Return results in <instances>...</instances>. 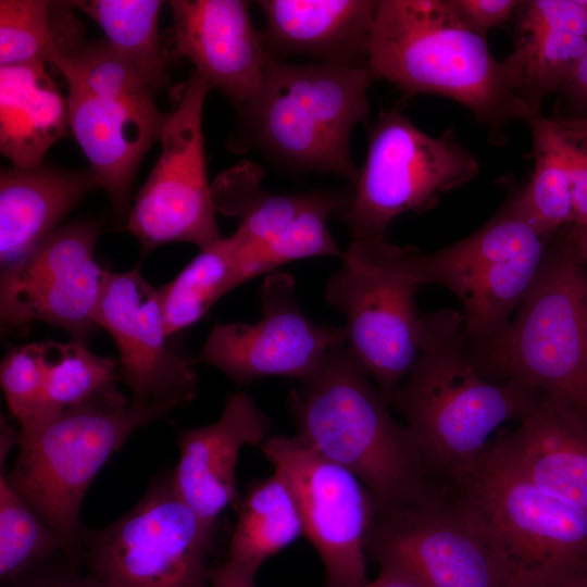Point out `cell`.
<instances>
[{
  "mask_svg": "<svg viewBox=\"0 0 587 587\" xmlns=\"http://www.w3.org/2000/svg\"><path fill=\"white\" fill-rule=\"evenodd\" d=\"M550 240L514 193L466 238L428 253L395 245L394 257L420 286L440 285L458 298L466 341L478 346L510 322L541 267Z\"/></svg>",
  "mask_w": 587,
  "mask_h": 587,
  "instance_id": "7",
  "label": "cell"
},
{
  "mask_svg": "<svg viewBox=\"0 0 587 587\" xmlns=\"http://www.w3.org/2000/svg\"><path fill=\"white\" fill-rule=\"evenodd\" d=\"M271 422L245 391L226 399L212 424L178 433L179 458L172 473L175 490L204 522L216 525L225 509L239 501L236 464L245 446H261Z\"/></svg>",
  "mask_w": 587,
  "mask_h": 587,
  "instance_id": "20",
  "label": "cell"
},
{
  "mask_svg": "<svg viewBox=\"0 0 587 587\" xmlns=\"http://www.w3.org/2000/svg\"><path fill=\"white\" fill-rule=\"evenodd\" d=\"M366 67L408 96L438 95L465 107L495 137L536 114L519 95L505 61L491 54L450 0H379Z\"/></svg>",
  "mask_w": 587,
  "mask_h": 587,
  "instance_id": "2",
  "label": "cell"
},
{
  "mask_svg": "<svg viewBox=\"0 0 587 587\" xmlns=\"http://www.w3.org/2000/svg\"><path fill=\"white\" fill-rule=\"evenodd\" d=\"M569 230L579 259L587 266V223L571 224Z\"/></svg>",
  "mask_w": 587,
  "mask_h": 587,
  "instance_id": "43",
  "label": "cell"
},
{
  "mask_svg": "<svg viewBox=\"0 0 587 587\" xmlns=\"http://www.w3.org/2000/svg\"><path fill=\"white\" fill-rule=\"evenodd\" d=\"M562 91L576 104L587 107V51Z\"/></svg>",
  "mask_w": 587,
  "mask_h": 587,
  "instance_id": "40",
  "label": "cell"
},
{
  "mask_svg": "<svg viewBox=\"0 0 587 587\" xmlns=\"http://www.w3.org/2000/svg\"><path fill=\"white\" fill-rule=\"evenodd\" d=\"M510 587H540L538 583L525 572H516Z\"/></svg>",
  "mask_w": 587,
  "mask_h": 587,
  "instance_id": "44",
  "label": "cell"
},
{
  "mask_svg": "<svg viewBox=\"0 0 587 587\" xmlns=\"http://www.w3.org/2000/svg\"><path fill=\"white\" fill-rule=\"evenodd\" d=\"M43 62L0 66V152L16 168L43 164L70 129L68 102Z\"/></svg>",
  "mask_w": 587,
  "mask_h": 587,
  "instance_id": "26",
  "label": "cell"
},
{
  "mask_svg": "<svg viewBox=\"0 0 587 587\" xmlns=\"http://www.w3.org/2000/svg\"><path fill=\"white\" fill-rule=\"evenodd\" d=\"M97 186L90 170H65L52 164H41L34 168L2 167L1 268L35 249Z\"/></svg>",
  "mask_w": 587,
  "mask_h": 587,
  "instance_id": "25",
  "label": "cell"
},
{
  "mask_svg": "<svg viewBox=\"0 0 587 587\" xmlns=\"http://www.w3.org/2000/svg\"><path fill=\"white\" fill-rule=\"evenodd\" d=\"M463 21L479 35L505 24L517 12V0H450Z\"/></svg>",
  "mask_w": 587,
  "mask_h": 587,
  "instance_id": "36",
  "label": "cell"
},
{
  "mask_svg": "<svg viewBox=\"0 0 587 587\" xmlns=\"http://www.w3.org/2000/svg\"><path fill=\"white\" fill-rule=\"evenodd\" d=\"M173 54L187 58L210 88L240 110L257 92L271 59L242 0H172Z\"/></svg>",
  "mask_w": 587,
  "mask_h": 587,
  "instance_id": "19",
  "label": "cell"
},
{
  "mask_svg": "<svg viewBox=\"0 0 587 587\" xmlns=\"http://www.w3.org/2000/svg\"><path fill=\"white\" fill-rule=\"evenodd\" d=\"M466 345L462 313L422 316L420 355L390 400L428 470L442 480L471 466L500 425L522 421L542 397L517 382L486 379Z\"/></svg>",
  "mask_w": 587,
  "mask_h": 587,
  "instance_id": "1",
  "label": "cell"
},
{
  "mask_svg": "<svg viewBox=\"0 0 587 587\" xmlns=\"http://www.w3.org/2000/svg\"><path fill=\"white\" fill-rule=\"evenodd\" d=\"M479 512L515 572L562 587L587 570V512L544 491L491 441L448 479Z\"/></svg>",
  "mask_w": 587,
  "mask_h": 587,
  "instance_id": "9",
  "label": "cell"
},
{
  "mask_svg": "<svg viewBox=\"0 0 587 587\" xmlns=\"http://www.w3.org/2000/svg\"><path fill=\"white\" fill-rule=\"evenodd\" d=\"M495 444L532 483L587 512V414L542 396L511 433Z\"/></svg>",
  "mask_w": 587,
  "mask_h": 587,
  "instance_id": "22",
  "label": "cell"
},
{
  "mask_svg": "<svg viewBox=\"0 0 587 587\" xmlns=\"http://www.w3.org/2000/svg\"><path fill=\"white\" fill-rule=\"evenodd\" d=\"M364 587H424L405 574L391 569L379 567L377 576Z\"/></svg>",
  "mask_w": 587,
  "mask_h": 587,
  "instance_id": "41",
  "label": "cell"
},
{
  "mask_svg": "<svg viewBox=\"0 0 587 587\" xmlns=\"http://www.w3.org/2000/svg\"><path fill=\"white\" fill-rule=\"evenodd\" d=\"M0 382L9 409L26 437L55 417L49 401L40 342L12 348L2 359Z\"/></svg>",
  "mask_w": 587,
  "mask_h": 587,
  "instance_id": "35",
  "label": "cell"
},
{
  "mask_svg": "<svg viewBox=\"0 0 587 587\" xmlns=\"http://www.w3.org/2000/svg\"><path fill=\"white\" fill-rule=\"evenodd\" d=\"M479 372L523 384L587 414V268L569 225L550 240L514 317L476 346Z\"/></svg>",
  "mask_w": 587,
  "mask_h": 587,
  "instance_id": "5",
  "label": "cell"
},
{
  "mask_svg": "<svg viewBox=\"0 0 587 587\" xmlns=\"http://www.w3.org/2000/svg\"><path fill=\"white\" fill-rule=\"evenodd\" d=\"M0 449V578L10 585L62 551L54 530L10 484Z\"/></svg>",
  "mask_w": 587,
  "mask_h": 587,
  "instance_id": "32",
  "label": "cell"
},
{
  "mask_svg": "<svg viewBox=\"0 0 587 587\" xmlns=\"http://www.w3.org/2000/svg\"><path fill=\"white\" fill-rule=\"evenodd\" d=\"M367 67L292 63L271 57L260 87L239 110L234 151L258 150L297 172H324L353 186L354 126L369 114Z\"/></svg>",
  "mask_w": 587,
  "mask_h": 587,
  "instance_id": "4",
  "label": "cell"
},
{
  "mask_svg": "<svg viewBox=\"0 0 587 587\" xmlns=\"http://www.w3.org/2000/svg\"><path fill=\"white\" fill-rule=\"evenodd\" d=\"M50 403L62 412L115 386L118 360L91 352L78 341H40Z\"/></svg>",
  "mask_w": 587,
  "mask_h": 587,
  "instance_id": "33",
  "label": "cell"
},
{
  "mask_svg": "<svg viewBox=\"0 0 587 587\" xmlns=\"http://www.w3.org/2000/svg\"><path fill=\"white\" fill-rule=\"evenodd\" d=\"M209 84L193 72L166 114L161 153L127 214L126 228L149 251L171 242L204 249L223 236L208 179L202 130Z\"/></svg>",
  "mask_w": 587,
  "mask_h": 587,
  "instance_id": "14",
  "label": "cell"
},
{
  "mask_svg": "<svg viewBox=\"0 0 587 587\" xmlns=\"http://www.w3.org/2000/svg\"><path fill=\"white\" fill-rule=\"evenodd\" d=\"M554 122L565 138L587 145V117H558Z\"/></svg>",
  "mask_w": 587,
  "mask_h": 587,
  "instance_id": "42",
  "label": "cell"
},
{
  "mask_svg": "<svg viewBox=\"0 0 587 587\" xmlns=\"http://www.w3.org/2000/svg\"><path fill=\"white\" fill-rule=\"evenodd\" d=\"M562 587H587V570L569 579Z\"/></svg>",
  "mask_w": 587,
  "mask_h": 587,
  "instance_id": "45",
  "label": "cell"
},
{
  "mask_svg": "<svg viewBox=\"0 0 587 587\" xmlns=\"http://www.w3.org/2000/svg\"><path fill=\"white\" fill-rule=\"evenodd\" d=\"M100 224L78 220L58 227L21 260L1 268L2 326L43 322L86 344L107 271L95 259Z\"/></svg>",
  "mask_w": 587,
  "mask_h": 587,
  "instance_id": "16",
  "label": "cell"
},
{
  "mask_svg": "<svg viewBox=\"0 0 587 587\" xmlns=\"http://www.w3.org/2000/svg\"><path fill=\"white\" fill-rule=\"evenodd\" d=\"M237 523L228 545V560L255 576L265 561L304 536L292 489L277 472L253 482L236 504Z\"/></svg>",
  "mask_w": 587,
  "mask_h": 587,
  "instance_id": "27",
  "label": "cell"
},
{
  "mask_svg": "<svg viewBox=\"0 0 587 587\" xmlns=\"http://www.w3.org/2000/svg\"><path fill=\"white\" fill-rule=\"evenodd\" d=\"M173 410L136 405L115 385L18 439L8 479L58 535L72 566L85 561L79 511L92 479L136 429Z\"/></svg>",
  "mask_w": 587,
  "mask_h": 587,
  "instance_id": "6",
  "label": "cell"
},
{
  "mask_svg": "<svg viewBox=\"0 0 587 587\" xmlns=\"http://www.w3.org/2000/svg\"><path fill=\"white\" fill-rule=\"evenodd\" d=\"M74 9L91 18L108 42L139 73L152 92L168 85L167 53L161 42L160 0H78Z\"/></svg>",
  "mask_w": 587,
  "mask_h": 587,
  "instance_id": "28",
  "label": "cell"
},
{
  "mask_svg": "<svg viewBox=\"0 0 587 587\" xmlns=\"http://www.w3.org/2000/svg\"><path fill=\"white\" fill-rule=\"evenodd\" d=\"M287 405L296 437L354 474L377 509L423 497L437 483L404 424L350 350L336 348L323 367L291 388Z\"/></svg>",
  "mask_w": 587,
  "mask_h": 587,
  "instance_id": "3",
  "label": "cell"
},
{
  "mask_svg": "<svg viewBox=\"0 0 587 587\" xmlns=\"http://www.w3.org/2000/svg\"><path fill=\"white\" fill-rule=\"evenodd\" d=\"M366 554L424 587H510L515 570L479 512L450 480L377 509Z\"/></svg>",
  "mask_w": 587,
  "mask_h": 587,
  "instance_id": "8",
  "label": "cell"
},
{
  "mask_svg": "<svg viewBox=\"0 0 587 587\" xmlns=\"http://www.w3.org/2000/svg\"><path fill=\"white\" fill-rule=\"evenodd\" d=\"M295 278L272 272L260 288L262 316L254 324H215L196 361L212 365L237 385L284 376L315 375L347 344L345 327L315 323L296 300Z\"/></svg>",
  "mask_w": 587,
  "mask_h": 587,
  "instance_id": "17",
  "label": "cell"
},
{
  "mask_svg": "<svg viewBox=\"0 0 587 587\" xmlns=\"http://www.w3.org/2000/svg\"><path fill=\"white\" fill-rule=\"evenodd\" d=\"M528 122L534 142V171L527 186L516 196L536 228L550 240L574 223L566 139L554 120L540 113Z\"/></svg>",
  "mask_w": 587,
  "mask_h": 587,
  "instance_id": "29",
  "label": "cell"
},
{
  "mask_svg": "<svg viewBox=\"0 0 587 587\" xmlns=\"http://www.w3.org/2000/svg\"><path fill=\"white\" fill-rule=\"evenodd\" d=\"M70 129L99 187L115 210L128 214L139 164L159 140L166 114L67 86Z\"/></svg>",
  "mask_w": 587,
  "mask_h": 587,
  "instance_id": "21",
  "label": "cell"
},
{
  "mask_svg": "<svg viewBox=\"0 0 587 587\" xmlns=\"http://www.w3.org/2000/svg\"><path fill=\"white\" fill-rule=\"evenodd\" d=\"M215 529L161 476L117 521L84 529V563L109 587H210Z\"/></svg>",
  "mask_w": 587,
  "mask_h": 587,
  "instance_id": "10",
  "label": "cell"
},
{
  "mask_svg": "<svg viewBox=\"0 0 587 587\" xmlns=\"http://www.w3.org/2000/svg\"><path fill=\"white\" fill-rule=\"evenodd\" d=\"M479 168L451 130L433 137L401 112L383 111L370 128L366 159L344 220L353 240L384 238L397 216L432 208L440 193L469 183Z\"/></svg>",
  "mask_w": 587,
  "mask_h": 587,
  "instance_id": "12",
  "label": "cell"
},
{
  "mask_svg": "<svg viewBox=\"0 0 587 587\" xmlns=\"http://www.w3.org/2000/svg\"><path fill=\"white\" fill-rule=\"evenodd\" d=\"M516 13L514 49L504 61L519 95L537 115L587 51V0L522 1Z\"/></svg>",
  "mask_w": 587,
  "mask_h": 587,
  "instance_id": "24",
  "label": "cell"
},
{
  "mask_svg": "<svg viewBox=\"0 0 587 587\" xmlns=\"http://www.w3.org/2000/svg\"><path fill=\"white\" fill-rule=\"evenodd\" d=\"M341 260L326 301L345 315L350 350L390 404L420 355V285L398 266L384 238L352 240Z\"/></svg>",
  "mask_w": 587,
  "mask_h": 587,
  "instance_id": "11",
  "label": "cell"
},
{
  "mask_svg": "<svg viewBox=\"0 0 587 587\" xmlns=\"http://www.w3.org/2000/svg\"><path fill=\"white\" fill-rule=\"evenodd\" d=\"M51 63L64 77L67 86L96 96L120 99L145 108H155V95L135 70L104 39H75L53 49Z\"/></svg>",
  "mask_w": 587,
  "mask_h": 587,
  "instance_id": "31",
  "label": "cell"
},
{
  "mask_svg": "<svg viewBox=\"0 0 587 587\" xmlns=\"http://www.w3.org/2000/svg\"><path fill=\"white\" fill-rule=\"evenodd\" d=\"M68 1L1 0L0 66L49 63Z\"/></svg>",
  "mask_w": 587,
  "mask_h": 587,
  "instance_id": "34",
  "label": "cell"
},
{
  "mask_svg": "<svg viewBox=\"0 0 587 587\" xmlns=\"http://www.w3.org/2000/svg\"><path fill=\"white\" fill-rule=\"evenodd\" d=\"M96 321L116 344L120 379L128 387L134 404L176 409L196 398V361L167 344L158 288L139 268L107 271Z\"/></svg>",
  "mask_w": 587,
  "mask_h": 587,
  "instance_id": "18",
  "label": "cell"
},
{
  "mask_svg": "<svg viewBox=\"0 0 587 587\" xmlns=\"http://www.w3.org/2000/svg\"><path fill=\"white\" fill-rule=\"evenodd\" d=\"M565 139L574 212L573 224H585L587 223V145Z\"/></svg>",
  "mask_w": 587,
  "mask_h": 587,
  "instance_id": "38",
  "label": "cell"
},
{
  "mask_svg": "<svg viewBox=\"0 0 587 587\" xmlns=\"http://www.w3.org/2000/svg\"><path fill=\"white\" fill-rule=\"evenodd\" d=\"M260 448L295 494L304 536L324 566L323 587H364L366 538L376 512L370 491L296 436H271Z\"/></svg>",
  "mask_w": 587,
  "mask_h": 587,
  "instance_id": "15",
  "label": "cell"
},
{
  "mask_svg": "<svg viewBox=\"0 0 587 587\" xmlns=\"http://www.w3.org/2000/svg\"><path fill=\"white\" fill-rule=\"evenodd\" d=\"M254 578L229 561L212 566L209 574L210 587H257Z\"/></svg>",
  "mask_w": 587,
  "mask_h": 587,
  "instance_id": "39",
  "label": "cell"
},
{
  "mask_svg": "<svg viewBox=\"0 0 587 587\" xmlns=\"http://www.w3.org/2000/svg\"><path fill=\"white\" fill-rule=\"evenodd\" d=\"M45 563L8 587H109L93 575L79 572V569L65 566H47Z\"/></svg>",
  "mask_w": 587,
  "mask_h": 587,
  "instance_id": "37",
  "label": "cell"
},
{
  "mask_svg": "<svg viewBox=\"0 0 587 587\" xmlns=\"http://www.w3.org/2000/svg\"><path fill=\"white\" fill-rule=\"evenodd\" d=\"M262 170L242 162L211 185L216 212L239 220L230 235L236 287L282 264L314 257L342 258L327 221L345 212L353 192L314 190L273 193L261 186Z\"/></svg>",
  "mask_w": 587,
  "mask_h": 587,
  "instance_id": "13",
  "label": "cell"
},
{
  "mask_svg": "<svg viewBox=\"0 0 587 587\" xmlns=\"http://www.w3.org/2000/svg\"><path fill=\"white\" fill-rule=\"evenodd\" d=\"M262 32L271 57L366 67L376 1L262 0Z\"/></svg>",
  "mask_w": 587,
  "mask_h": 587,
  "instance_id": "23",
  "label": "cell"
},
{
  "mask_svg": "<svg viewBox=\"0 0 587 587\" xmlns=\"http://www.w3.org/2000/svg\"><path fill=\"white\" fill-rule=\"evenodd\" d=\"M235 287L234 248L228 236L201 249L175 278L158 288L166 335L197 323Z\"/></svg>",
  "mask_w": 587,
  "mask_h": 587,
  "instance_id": "30",
  "label": "cell"
}]
</instances>
